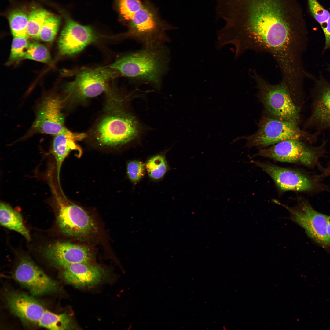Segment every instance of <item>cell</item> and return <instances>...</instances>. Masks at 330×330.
Returning <instances> with one entry per match:
<instances>
[{"label": "cell", "mask_w": 330, "mask_h": 330, "mask_svg": "<svg viewBox=\"0 0 330 330\" xmlns=\"http://www.w3.org/2000/svg\"><path fill=\"white\" fill-rule=\"evenodd\" d=\"M219 10L226 23L218 31V43L234 46L237 57L252 50L284 61L296 52L306 36L296 0H222Z\"/></svg>", "instance_id": "1"}, {"label": "cell", "mask_w": 330, "mask_h": 330, "mask_svg": "<svg viewBox=\"0 0 330 330\" xmlns=\"http://www.w3.org/2000/svg\"><path fill=\"white\" fill-rule=\"evenodd\" d=\"M169 60V51L164 45L144 46L106 66L115 71L119 75L159 87Z\"/></svg>", "instance_id": "2"}, {"label": "cell", "mask_w": 330, "mask_h": 330, "mask_svg": "<svg viewBox=\"0 0 330 330\" xmlns=\"http://www.w3.org/2000/svg\"><path fill=\"white\" fill-rule=\"evenodd\" d=\"M120 104L115 106L99 121L94 135L103 146L117 147L124 145L139 137L142 127L135 117Z\"/></svg>", "instance_id": "3"}, {"label": "cell", "mask_w": 330, "mask_h": 330, "mask_svg": "<svg viewBox=\"0 0 330 330\" xmlns=\"http://www.w3.org/2000/svg\"><path fill=\"white\" fill-rule=\"evenodd\" d=\"M258 95L268 116L298 124L300 107L293 101L289 90L282 81L273 84L253 70Z\"/></svg>", "instance_id": "4"}, {"label": "cell", "mask_w": 330, "mask_h": 330, "mask_svg": "<svg viewBox=\"0 0 330 330\" xmlns=\"http://www.w3.org/2000/svg\"><path fill=\"white\" fill-rule=\"evenodd\" d=\"M317 137L316 133L301 130L297 124L264 116L260 120L256 131L241 138L246 140L247 147L262 149L291 139L311 142Z\"/></svg>", "instance_id": "5"}, {"label": "cell", "mask_w": 330, "mask_h": 330, "mask_svg": "<svg viewBox=\"0 0 330 330\" xmlns=\"http://www.w3.org/2000/svg\"><path fill=\"white\" fill-rule=\"evenodd\" d=\"M124 36L131 38L144 46L164 45L168 41L166 31L172 27L161 20L157 10L148 1L129 22Z\"/></svg>", "instance_id": "6"}, {"label": "cell", "mask_w": 330, "mask_h": 330, "mask_svg": "<svg viewBox=\"0 0 330 330\" xmlns=\"http://www.w3.org/2000/svg\"><path fill=\"white\" fill-rule=\"evenodd\" d=\"M118 76L115 71L107 66L85 69L66 85L64 91L68 98L83 101L107 91L109 81Z\"/></svg>", "instance_id": "7"}, {"label": "cell", "mask_w": 330, "mask_h": 330, "mask_svg": "<svg viewBox=\"0 0 330 330\" xmlns=\"http://www.w3.org/2000/svg\"><path fill=\"white\" fill-rule=\"evenodd\" d=\"M57 222L61 231L71 237L84 239L95 235L97 226L83 208L75 204L57 200Z\"/></svg>", "instance_id": "8"}, {"label": "cell", "mask_w": 330, "mask_h": 330, "mask_svg": "<svg viewBox=\"0 0 330 330\" xmlns=\"http://www.w3.org/2000/svg\"><path fill=\"white\" fill-rule=\"evenodd\" d=\"M280 205L289 211L291 219L302 228L311 240L324 248H329L327 231L328 216L317 211L304 200H300L292 207L281 203Z\"/></svg>", "instance_id": "9"}, {"label": "cell", "mask_w": 330, "mask_h": 330, "mask_svg": "<svg viewBox=\"0 0 330 330\" xmlns=\"http://www.w3.org/2000/svg\"><path fill=\"white\" fill-rule=\"evenodd\" d=\"M305 141L291 139L261 149L257 155L284 162L313 165L316 161L319 147H312Z\"/></svg>", "instance_id": "10"}, {"label": "cell", "mask_w": 330, "mask_h": 330, "mask_svg": "<svg viewBox=\"0 0 330 330\" xmlns=\"http://www.w3.org/2000/svg\"><path fill=\"white\" fill-rule=\"evenodd\" d=\"M15 279L34 296L56 293L60 290L58 284L48 276L31 259L21 258L14 273Z\"/></svg>", "instance_id": "11"}, {"label": "cell", "mask_w": 330, "mask_h": 330, "mask_svg": "<svg viewBox=\"0 0 330 330\" xmlns=\"http://www.w3.org/2000/svg\"><path fill=\"white\" fill-rule=\"evenodd\" d=\"M98 38L90 26L81 25L68 18L58 39L59 52L63 55L76 54L95 42Z\"/></svg>", "instance_id": "12"}, {"label": "cell", "mask_w": 330, "mask_h": 330, "mask_svg": "<svg viewBox=\"0 0 330 330\" xmlns=\"http://www.w3.org/2000/svg\"><path fill=\"white\" fill-rule=\"evenodd\" d=\"M62 101L56 96L45 98L39 105L32 128L34 131L55 135L66 127L61 112Z\"/></svg>", "instance_id": "13"}, {"label": "cell", "mask_w": 330, "mask_h": 330, "mask_svg": "<svg viewBox=\"0 0 330 330\" xmlns=\"http://www.w3.org/2000/svg\"><path fill=\"white\" fill-rule=\"evenodd\" d=\"M45 257L51 263L62 269L74 263H90L93 254L87 246L68 242H57L44 249Z\"/></svg>", "instance_id": "14"}, {"label": "cell", "mask_w": 330, "mask_h": 330, "mask_svg": "<svg viewBox=\"0 0 330 330\" xmlns=\"http://www.w3.org/2000/svg\"><path fill=\"white\" fill-rule=\"evenodd\" d=\"M251 161L267 174L282 191H308L314 187L311 180L297 171L266 162Z\"/></svg>", "instance_id": "15"}, {"label": "cell", "mask_w": 330, "mask_h": 330, "mask_svg": "<svg viewBox=\"0 0 330 330\" xmlns=\"http://www.w3.org/2000/svg\"><path fill=\"white\" fill-rule=\"evenodd\" d=\"M6 299L12 313L27 323L38 324L46 310L37 300L24 293L8 292Z\"/></svg>", "instance_id": "16"}, {"label": "cell", "mask_w": 330, "mask_h": 330, "mask_svg": "<svg viewBox=\"0 0 330 330\" xmlns=\"http://www.w3.org/2000/svg\"><path fill=\"white\" fill-rule=\"evenodd\" d=\"M62 276L67 283L77 288L88 287L99 283L106 271L101 267L90 263L72 264L62 268Z\"/></svg>", "instance_id": "17"}, {"label": "cell", "mask_w": 330, "mask_h": 330, "mask_svg": "<svg viewBox=\"0 0 330 330\" xmlns=\"http://www.w3.org/2000/svg\"><path fill=\"white\" fill-rule=\"evenodd\" d=\"M317 86L310 115L305 125L330 131V85L319 82Z\"/></svg>", "instance_id": "18"}, {"label": "cell", "mask_w": 330, "mask_h": 330, "mask_svg": "<svg viewBox=\"0 0 330 330\" xmlns=\"http://www.w3.org/2000/svg\"><path fill=\"white\" fill-rule=\"evenodd\" d=\"M55 136L52 152L56 160L58 178L62 163L69 152L75 150L78 152L79 156L81 155V149L76 142L84 139L86 134L84 133L73 132L66 128Z\"/></svg>", "instance_id": "19"}, {"label": "cell", "mask_w": 330, "mask_h": 330, "mask_svg": "<svg viewBox=\"0 0 330 330\" xmlns=\"http://www.w3.org/2000/svg\"><path fill=\"white\" fill-rule=\"evenodd\" d=\"M0 223L3 227L19 233L27 240H31L29 231L24 223L21 214L3 202L0 204Z\"/></svg>", "instance_id": "20"}, {"label": "cell", "mask_w": 330, "mask_h": 330, "mask_svg": "<svg viewBox=\"0 0 330 330\" xmlns=\"http://www.w3.org/2000/svg\"><path fill=\"white\" fill-rule=\"evenodd\" d=\"M38 324L51 330H68L75 328L71 317L66 313L57 314L47 310L40 319Z\"/></svg>", "instance_id": "21"}, {"label": "cell", "mask_w": 330, "mask_h": 330, "mask_svg": "<svg viewBox=\"0 0 330 330\" xmlns=\"http://www.w3.org/2000/svg\"><path fill=\"white\" fill-rule=\"evenodd\" d=\"M28 16L24 11L20 10H15L10 13L8 19L13 37L28 38L27 31Z\"/></svg>", "instance_id": "22"}, {"label": "cell", "mask_w": 330, "mask_h": 330, "mask_svg": "<svg viewBox=\"0 0 330 330\" xmlns=\"http://www.w3.org/2000/svg\"><path fill=\"white\" fill-rule=\"evenodd\" d=\"M50 14L46 10L41 9H34L30 12L28 16L27 28L29 37L39 39L41 29L46 19Z\"/></svg>", "instance_id": "23"}, {"label": "cell", "mask_w": 330, "mask_h": 330, "mask_svg": "<svg viewBox=\"0 0 330 330\" xmlns=\"http://www.w3.org/2000/svg\"><path fill=\"white\" fill-rule=\"evenodd\" d=\"M145 166L149 176L154 180L162 178L168 169L165 157L162 155L152 157L147 161Z\"/></svg>", "instance_id": "24"}, {"label": "cell", "mask_w": 330, "mask_h": 330, "mask_svg": "<svg viewBox=\"0 0 330 330\" xmlns=\"http://www.w3.org/2000/svg\"><path fill=\"white\" fill-rule=\"evenodd\" d=\"M60 22L61 19L59 17L50 14L41 29L39 39L46 42H52L58 31Z\"/></svg>", "instance_id": "25"}, {"label": "cell", "mask_w": 330, "mask_h": 330, "mask_svg": "<svg viewBox=\"0 0 330 330\" xmlns=\"http://www.w3.org/2000/svg\"><path fill=\"white\" fill-rule=\"evenodd\" d=\"M28 39L20 37H14L12 42L8 64L19 61L24 58L30 44Z\"/></svg>", "instance_id": "26"}, {"label": "cell", "mask_w": 330, "mask_h": 330, "mask_svg": "<svg viewBox=\"0 0 330 330\" xmlns=\"http://www.w3.org/2000/svg\"><path fill=\"white\" fill-rule=\"evenodd\" d=\"M24 59H28L44 63L51 61L50 53L44 45L36 42L30 43Z\"/></svg>", "instance_id": "27"}, {"label": "cell", "mask_w": 330, "mask_h": 330, "mask_svg": "<svg viewBox=\"0 0 330 330\" xmlns=\"http://www.w3.org/2000/svg\"><path fill=\"white\" fill-rule=\"evenodd\" d=\"M120 15L128 22L135 13L143 6L141 0H116Z\"/></svg>", "instance_id": "28"}, {"label": "cell", "mask_w": 330, "mask_h": 330, "mask_svg": "<svg viewBox=\"0 0 330 330\" xmlns=\"http://www.w3.org/2000/svg\"><path fill=\"white\" fill-rule=\"evenodd\" d=\"M309 9L313 17L320 24L322 28L326 25L330 15L317 0H307Z\"/></svg>", "instance_id": "29"}, {"label": "cell", "mask_w": 330, "mask_h": 330, "mask_svg": "<svg viewBox=\"0 0 330 330\" xmlns=\"http://www.w3.org/2000/svg\"><path fill=\"white\" fill-rule=\"evenodd\" d=\"M145 168V165L141 161L135 160L130 161L127 168L128 178L133 183H137L144 176Z\"/></svg>", "instance_id": "30"}, {"label": "cell", "mask_w": 330, "mask_h": 330, "mask_svg": "<svg viewBox=\"0 0 330 330\" xmlns=\"http://www.w3.org/2000/svg\"><path fill=\"white\" fill-rule=\"evenodd\" d=\"M325 38L324 49L330 48V15L325 26L322 28Z\"/></svg>", "instance_id": "31"}, {"label": "cell", "mask_w": 330, "mask_h": 330, "mask_svg": "<svg viewBox=\"0 0 330 330\" xmlns=\"http://www.w3.org/2000/svg\"><path fill=\"white\" fill-rule=\"evenodd\" d=\"M327 231L328 237L330 241V216H328V217L327 226Z\"/></svg>", "instance_id": "32"}]
</instances>
